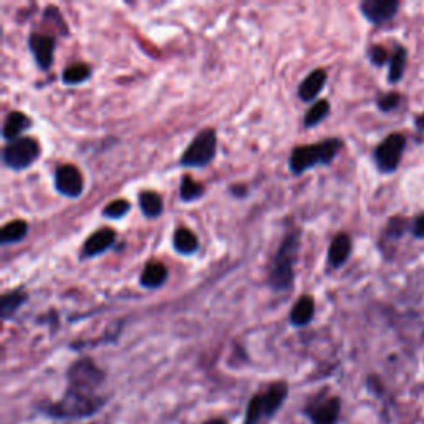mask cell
Listing matches in <instances>:
<instances>
[{
  "mask_svg": "<svg viewBox=\"0 0 424 424\" xmlns=\"http://www.w3.org/2000/svg\"><path fill=\"white\" fill-rule=\"evenodd\" d=\"M399 103H401V97L398 93H386V95H383V97L378 98V102H376L378 108L385 113L393 111V109L399 107Z\"/></svg>",
  "mask_w": 424,
  "mask_h": 424,
  "instance_id": "83f0119b",
  "label": "cell"
},
{
  "mask_svg": "<svg viewBox=\"0 0 424 424\" xmlns=\"http://www.w3.org/2000/svg\"><path fill=\"white\" fill-rule=\"evenodd\" d=\"M25 300H27V295L18 290L4 294L2 299H0V317H2L4 320H8V318H11L13 313L24 305Z\"/></svg>",
  "mask_w": 424,
  "mask_h": 424,
  "instance_id": "603a6c76",
  "label": "cell"
},
{
  "mask_svg": "<svg viewBox=\"0 0 424 424\" xmlns=\"http://www.w3.org/2000/svg\"><path fill=\"white\" fill-rule=\"evenodd\" d=\"M204 194V186L200 182H196L191 176H184L181 179V188H179V196L182 200L191 203L196 200Z\"/></svg>",
  "mask_w": 424,
  "mask_h": 424,
  "instance_id": "d4e9b609",
  "label": "cell"
},
{
  "mask_svg": "<svg viewBox=\"0 0 424 424\" xmlns=\"http://www.w3.org/2000/svg\"><path fill=\"white\" fill-rule=\"evenodd\" d=\"M130 207H131L130 203H128L126 199H115L104 207L103 214L109 219H120L126 216L128 211H130Z\"/></svg>",
  "mask_w": 424,
  "mask_h": 424,
  "instance_id": "4316f807",
  "label": "cell"
},
{
  "mask_svg": "<svg viewBox=\"0 0 424 424\" xmlns=\"http://www.w3.org/2000/svg\"><path fill=\"white\" fill-rule=\"evenodd\" d=\"M289 396L290 385L285 380L267 383L249 398L242 424H271L284 408Z\"/></svg>",
  "mask_w": 424,
  "mask_h": 424,
  "instance_id": "7a4b0ae2",
  "label": "cell"
},
{
  "mask_svg": "<svg viewBox=\"0 0 424 424\" xmlns=\"http://www.w3.org/2000/svg\"><path fill=\"white\" fill-rule=\"evenodd\" d=\"M30 126H32L30 118L24 115V113H20V111L8 113L6 118V123H4V130H2L4 139H7V141L17 139V136Z\"/></svg>",
  "mask_w": 424,
  "mask_h": 424,
  "instance_id": "e0dca14e",
  "label": "cell"
},
{
  "mask_svg": "<svg viewBox=\"0 0 424 424\" xmlns=\"http://www.w3.org/2000/svg\"><path fill=\"white\" fill-rule=\"evenodd\" d=\"M416 126H418L419 131H424V113H423V115L416 116Z\"/></svg>",
  "mask_w": 424,
  "mask_h": 424,
  "instance_id": "d6a6232c",
  "label": "cell"
},
{
  "mask_svg": "<svg viewBox=\"0 0 424 424\" xmlns=\"http://www.w3.org/2000/svg\"><path fill=\"white\" fill-rule=\"evenodd\" d=\"M108 398L102 393L67 386L63 395L55 401H40L36 411L52 421H83L102 413Z\"/></svg>",
  "mask_w": 424,
  "mask_h": 424,
  "instance_id": "6da1fadb",
  "label": "cell"
},
{
  "mask_svg": "<svg viewBox=\"0 0 424 424\" xmlns=\"http://www.w3.org/2000/svg\"><path fill=\"white\" fill-rule=\"evenodd\" d=\"M139 207L146 217L154 219L158 216H161L163 212V198L154 191H143L139 194Z\"/></svg>",
  "mask_w": 424,
  "mask_h": 424,
  "instance_id": "ffe728a7",
  "label": "cell"
},
{
  "mask_svg": "<svg viewBox=\"0 0 424 424\" xmlns=\"http://www.w3.org/2000/svg\"><path fill=\"white\" fill-rule=\"evenodd\" d=\"M115 239L116 232L109 229V227H103V229L93 232L83 244V257H95V255L104 252V250L111 247Z\"/></svg>",
  "mask_w": 424,
  "mask_h": 424,
  "instance_id": "4fadbf2b",
  "label": "cell"
},
{
  "mask_svg": "<svg viewBox=\"0 0 424 424\" xmlns=\"http://www.w3.org/2000/svg\"><path fill=\"white\" fill-rule=\"evenodd\" d=\"M299 232L294 231L282 240L273 259L271 273H268V284L275 292H285L294 287V266L299 254Z\"/></svg>",
  "mask_w": 424,
  "mask_h": 424,
  "instance_id": "3957f363",
  "label": "cell"
},
{
  "mask_svg": "<svg viewBox=\"0 0 424 424\" xmlns=\"http://www.w3.org/2000/svg\"><path fill=\"white\" fill-rule=\"evenodd\" d=\"M302 414L308 424H338L341 416L340 396L325 390L318 391L305 401Z\"/></svg>",
  "mask_w": 424,
  "mask_h": 424,
  "instance_id": "5b68a950",
  "label": "cell"
},
{
  "mask_svg": "<svg viewBox=\"0 0 424 424\" xmlns=\"http://www.w3.org/2000/svg\"><path fill=\"white\" fill-rule=\"evenodd\" d=\"M90 75H91V70L88 65H85V63H75V65H70L63 70L62 78H63V83L67 85H78L81 81L88 80Z\"/></svg>",
  "mask_w": 424,
  "mask_h": 424,
  "instance_id": "cb8c5ba5",
  "label": "cell"
},
{
  "mask_svg": "<svg viewBox=\"0 0 424 424\" xmlns=\"http://www.w3.org/2000/svg\"><path fill=\"white\" fill-rule=\"evenodd\" d=\"M27 232H29V224H27L25 221H20V219L11 221L2 227V231H0V242L4 245L18 242V240L24 239Z\"/></svg>",
  "mask_w": 424,
  "mask_h": 424,
  "instance_id": "7402d4cb",
  "label": "cell"
},
{
  "mask_svg": "<svg viewBox=\"0 0 424 424\" xmlns=\"http://www.w3.org/2000/svg\"><path fill=\"white\" fill-rule=\"evenodd\" d=\"M411 232L416 239H424V214L418 216L414 219L413 226H411Z\"/></svg>",
  "mask_w": 424,
  "mask_h": 424,
  "instance_id": "4dcf8cb0",
  "label": "cell"
},
{
  "mask_svg": "<svg viewBox=\"0 0 424 424\" xmlns=\"http://www.w3.org/2000/svg\"><path fill=\"white\" fill-rule=\"evenodd\" d=\"M406 58H408L406 48L401 47V45H396L395 52L390 58V71H388L390 83H398V81L403 78L404 68H406Z\"/></svg>",
  "mask_w": 424,
  "mask_h": 424,
  "instance_id": "44dd1931",
  "label": "cell"
},
{
  "mask_svg": "<svg viewBox=\"0 0 424 424\" xmlns=\"http://www.w3.org/2000/svg\"><path fill=\"white\" fill-rule=\"evenodd\" d=\"M172 245L179 254L191 255L198 250L199 242L193 231H189L188 227H179V229H176L175 237H172Z\"/></svg>",
  "mask_w": 424,
  "mask_h": 424,
  "instance_id": "d6986e66",
  "label": "cell"
},
{
  "mask_svg": "<svg viewBox=\"0 0 424 424\" xmlns=\"http://www.w3.org/2000/svg\"><path fill=\"white\" fill-rule=\"evenodd\" d=\"M398 0H364L360 4V11L368 22L375 25L388 24L398 13Z\"/></svg>",
  "mask_w": 424,
  "mask_h": 424,
  "instance_id": "8fae6325",
  "label": "cell"
},
{
  "mask_svg": "<svg viewBox=\"0 0 424 424\" xmlns=\"http://www.w3.org/2000/svg\"><path fill=\"white\" fill-rule=\"evenodd\" d=\"M29 47L34 53L36 65L42 70H48L53 63L55 36L47 34H32L29 39Z\"/></svg>",
  "mask_w": 424,
  "mask_h": 424,
  "instance_id": "7c38bea8",
  "label": "cell"
},
{
  "mask_svg": "<svg viewBox=\"0 0 424 424\" xmlns=\"http://www.w3.org/2000/svg\"><path fill=\"white\" fill-rule=\"evenodd\" d=\"M83 175L73 164H62L55 171V188L65 198H80L83 193Z\"/></svg>",
  "mask_w": 424,
  "mask_h": 424,
  "instance_id": "30bf717a",
  "label": "cell"
},
{
  "mask_svg": "<svg viewBox=\"0 0 424 424\" xmlns=\"http://www.w3.org/2000/svg\"><path fill=\"white\" fill-rule=\"evenodd\" d=\"M406 224L408 222L401 217L391 219L388 224V231H386V235L393 237V239H398V237L403 235V232L406 231Z\"/></svg>",
  "mask_w": 424,
  "mask_h": 424,
  "instance_id": "f546056e",
  "label": "cell"
},
{
  "mask_svg": "<svg viewBox=\"0 0 424 424\" xmlns=\"http://www.w3.org/2000/svg\"><path fill=\"white\" fill-rule=\"evenodd\" d=\"M315 315V302L310 295H303L295 302L290 312V323L294 327H305L312 322Z\"/></svg>",
  "mask_w": 424,
  "mask_h": 424,
  "instance_id": "2e32d148",
  "label": "cell"
},
{
  "mask_svg": "<svg viewBox=\"0 0 424 424\" xmlns=\"http://www.w3.org/2000/svg\"><path fill=\"white\" fill-rule=\"evenodd\" d=\"M217 136L214 130H204L191 141L184 154L181 158V164L186 167H204L216 156Z\"/></svg>",
  "mask_w": 424,
  "mask_h": 424,
  "instance_id": "52a82bcc",
  "label": "cell"
},
{
  "mask_svg": "<svg viewBox=\"0 0 424 424\" xmlns=\"http://www.w3.org/2000/svg\"><path fill=\"white\" fill-rule=\"evenodd\" d=\"M325 81H327L325 70H322V68L313 70L299 86L300 100H303V102H310V100L317 98L318 93L323 90V86H325Z\"/></svg>",
  "mask_w": 424,
  "mask_h": 424,
  "instance_id": "9a60e30c",
  "label": "cell"
},
{
  "mask_svg": "<svg viewBox=\"0 0 424 424\" xmlns=\"http://www.w3.org/2000/svg\"><path fill=\"white\" fill-rule=\"evenodd\" d=\"M167 279V268L161 262H149L141 272V285L146 289H158Z\"/></svg>",
  "mask_w": 424,
  "mask_h": 424,
  "instance_id": "ac0fdd59",
  "label": "cell"
},
{
  "mask_svg": "<svg viewBox=\"0 0 424 424\" xmlns=\"http://www.w3.org/2000/svg\"><path fill=\"white\" fill-rule=\"evenodd\" d=\"M343 148V141L338 138H330L315 144L299 146L290 154V170L294 175L312 170L315 166H325L336 158V154Z\"/></svg>",
  "mask_w": 424,
  "mask_h": 424,
  "instance_id": "277c9868",
  "label": "cell"
},
{
  "mask_svg": "<svg viewBox=\"0 0 424 424\" xmlns=\"http://www.w3.org/2000/svg\"><path fill=\"white\" fill-rule=\"evenodd\" d=\"M404 146H406V138L401 133L386 136V138L376 146L375 154H373L378 170L385 172V175H390V172H395L398 170L401 156H403L404 153Z\"/></svg>",
  "mask_w": 424,
  "mask_h": 424,
  "instance_id": "9c48e42d",
  "label": "cell"
},
{
  "mask_svg": "<svg viewBox=\"0 0 424 424\" xmlns=\"http://www.w3.org/2000/svg\"><path fill=\"white\" fill-rule=\"evenodd\" d=\"M352 254V239L348 234H338L331 240L328 249V264L331 267H341Z\"/></svg>",
  "mask_w": 424,
  "mask_h": 424,
  "instance_id": "5bb4252c",
  "label": "cell"
},
{
  "mask_svg": "<svg viewBox=\"0 0 424 424\" xmlns=\"http://www.w3.org/2000/svg\"><path fill=\"white\" fill-rule=\"evenodd\" d=\"M199 424H231V421L229 419H226L224 416H214V418L204 419V421Z\"/></svg>",
  "mask_w": 424,
  "mask_h": 424,
  "instance_id": "1f68e13d",
  "label": "cell"
},
{
  "mask_svg": "<svg viewBox=\"0 0 424 424\" xmlns=\"http://www.w3.org/2000/svg\"><path fill=\"white\" fill-rule=\"evenodd\" d=\"M40 154V144L34 138H17L4 148L2 158L7 167L22 171L32 166Z\"/></svg>",
  "mask_w": 424,
  "mask_h": 424,
  "instance_id": "ba28073f",
  "label": "cell"
},
{
  "mask_svg": "<svg viewBox=\"0 0 424 424\" xmlns=\"http://www.w3.org/2000/svg\"><path fill=\"white\" fill-rule=\"evenodd\" d=\"M368 57H370V62L373 65L381 67L388 62V52H386L385 47L381 45H373V47L368 50Z\"/></svg>",
  "mask_w": 424,
  "mask_h": 424,
  "instance_id": "f1b7e54d",
  "label": "cell"
},
{
  "mask_svg": "<svg viewBox=\"0 0 424 424\" xmlns=\"http://www.w3.org/2000/svg\"><path fill=\"white\" fill-rule=\"evenodd\" d=\"M107 381V373L88 357L75 360L67 370V386L100 393Z\"/></svg>",
  "mask_w": 424,
  "mask_h": 424,
  "instance_id": "8992f818",
  "label": "cell"
},
{
  "mask_svg": "<svg viewBox=\"0 0 424 424\" xmlns=\"http://www.w3.org/2000/svg\"><path fill=\"white\" fill-rule=\"evenodd\" d=\"M328 113H330V103H328L327 100H320V102H317L315 104H313V107L307 111V115H305V118H303L305 126L312 128V126L318 125V123L325 120V118L328 116Z\"/></svg>",
  "mask_w": 424,
  "mask_h": 424,
  "instance_id": "484cf974",
  "label": "cell"
}]
</instances>
